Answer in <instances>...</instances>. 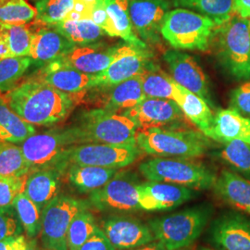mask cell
I'll return each instance as SVG.
<instances>
[{
  "mask_svg": "<svg viewBox=\"0 0 250 250\" xmlns=\"http://www.w3.org/2000/svg\"><path fill=\"white\" fill-rule=\"evenodd\" d=\"M3 95L11 108L30 125H57L69 116L74 107L72 96L37 77L15 85Z\"/></svg>",
  "mask_w": 250,
  "mask_h": 250,
  "instance_id": "obj_1",
  "label": "cell"
},
{
  "mask_svg": "<svg viewBox=\"0 0 250 250\" xmlns=\"http://www.w3.org/2000/svg\"><path fill=\"white\" fill-rule=\"evenodd\" d=\"M70 129L75 145L103 143L137 146L138 128L134 122L122 113L103 108L83 112Z\"/></svg>",
  "mask_w": 250,
  "mask_h": 250,
  "instance_id": "obj_2",
  "label": "cell"
},
{
  "mask_svg": "<svg viewBox=\"0 0 250 250\" xmlns=\"http://www.w3.org/2000/svg\"><path fill=\"white\" fill-rule=\"evenodd\" d=\"M213 211L210 204L202 203L154 218L147 224L156 240L162 243L167 250H180L191 246L201 235Z\"/></svg>",
  "mask_w": 250,
  "mask_h": 250,
  "instance_id": "obj_3",
  "label": "cell"
},
{
  "mask_svg": "<svg viewBox=\"0 0 250 250\" xmlns=\"http://www.w3.org/2000/svg\"><path fill=\"white\" fill-rule=\"evenodd\" d=\"M211 45L219 62L232 77L250 80V19L234 14L217 26Z\"/></svg>",
  "mask_w": 250,
  "mask_h": 250,
  "instance_id": "obj_4",
  "label": "cell"
},
{
  "mask_svg": "<svg viewBox=\"0 0 250 250\" xmlns=\"http://www.w3.org/2000/svg\"><path fill=\"white\" fill-rule=\"evenodd\" d=\"M136 144L142 151L162 158H199L210 146L209 138L200 131L149 128L138 130Z\"/></svg>",
  "mask_w": 250,
  "mask_h": 250,
  "instance_id": "obj_5",
  "label": "cell"
},
{
  "mask_svg": "<svg viewBox=\"0 0 250 250\" xmlns=\"http://www.w3.org/2000/svg\"><path fill=\"white\" fill-rule=\"evenodd\" d=\"M139 171L147 181L174 184L194 190L213 188L218 177L205 164L186 158L154 157L143 161Z\"/></svg>",
  "mask_w": 250,
  "mask_h": 250,
  "instance_id": "obj_6",
  "label": "cell"
},
{
  "mask_svg": "<svg viewBox=\"0 0 250 250\" xmlns=\"http://www.w3.org/2000/svg\"><path fill=\"white\" fill-rule=\"evenodd\" d=\"M217 25L210 19L188 9L170 10L161 35L173 48L206 51L211 46Z\"/></svg>",
  "mask_w": 250,
  "mask_h": 250,
  "instance_id": "obj_7",
  "label": "cell"
},
{
  "mask_svg": "<svg viewBox=\"0 0 250 250\" xmlns=\"http://www.w3.org/2000/svg\"><path fill=\"white\" fill-rule=\"evenodd\" d=\"M72 146L75 141L72 131L66 127L36 133L21 144V148L32 172L59 165L68 167L66 153Z\"/></svg>",
  "mask_w": 250,
  "mask_h": 250,
  "instance_id": "obj_8",
  "label": "cell"
},
{
  "mask_svg": "<svg viewBox=\"0 0 250 250\" xmlns=\"http://www.w3.org/2000/svg\"><path fill=\"white\" fill-rule=\"evenodd\" d=\"M88 201L58 195L42 210L41 244L46 250H68L67 234L75 215L88 209Z\"/></svg>",
  "mask_w": 250,
  "mask_h": 250,
  "instance_id": "obj_9",
  "label": "cell"
},
{
  "mask_svg": "<svg viewBox=\"0 0 250 250\" xmlns=\"http://www.w3.org/2000/svg\"><path fill=\"white\" fill-rule=\"evenodd\" d=\"M136 174L129 170H119L115 176L98 190L89 194L90 206L101 212L125 214L140 209Z\"/></svg>",
  "mask_w": 250,
  "mask_h": 250,
  "instance_id": "obj_10",
  "label": "cell"
},
{
  "mask_svg": "<svg viewBox=\"0 0 250 250\" xmlns=\"http://www.w3.org/2000/svg\"><path fill=\"white\" fill-rule=\"evenodd\" d=\"M138 146H120L103 143H86L71 146L66 153L68 164H79L122 169L140 158Z\"/></svg>",
  "mask_w": 250,
  "mask_h": 250,
  "instance_id": "obj_11",
  "label": "cell"
},
{
  "mask_svg": "<svg viewBox=\"0 0 250 250\" xmlns=\"http://www.w3.org/2000/svg\"><path fill=\"white\" fill-rule=\"evenodd\" d=\"M208 240L214 250H250V218L239 210H225L213 219Z\"/></svg>",
  "mask_w": 250,
  "mask_h": 250,
  "instance_id": "obj_12",
  "label": "cell"
},
{
  "mask_svg": "<svg viewBox=\"0 0 250 250\" xmlns=\"http://www.w3.org/2000/svg\"><path fill=\"white\" fill-rule=\"evenodd\" d=\"M122 114L129 117L138 130L166 127L173 129L188 121L178 104L169 99L146 98Z\"/></svg>",
  "mask_w": 250,
  "mask_h": 250,
  "instance_id": "obj_13",
  "label": "cell"
},
{
  "mask_svg": "<svg viewBox=\"0 0 250 250\" xmlns=\"http://www.w3.org/2000/svg\"><path fill=\"white\" fill-rule=\"evenodd\" d=\"M100 229L116 250H133L156 240L148 224L129 215H108Z\"/></svg>",
  "mask_w": 250,
  "mask_h": 250,
  "instance_id": "obj_14",
  "label": "cell"
},
{
  "mask_svg": "<svg viewBox=\"0 0 250 250\" xmlns=\"http://www.w3.org/2000/svg\"><path fill=\"white\" fill-rule=\"evenodd\" d=\"M169 11L170 3L167 0H130V18L136 36L146 44H157Z\"/></svg>",
  "mask_w": 250,
  "mask_h": 250,
  "instance_id": "obj_15",
  "label": "cell"
},
{
  "mask_svg": "<svg viewBox=\"0 0 250 250\" xmlns=\"http://www.w3.org/2000/svg\"><path fill=\"white\" fill-rule=\"evenodd\" d=\"M140 209L146 211L170 210L191 200L193 189L164 182L147 181L138 186Z\"/></svg>",
  "mask_w": 250,
  "mask_h": 250,
  "instance_id": "obj_16",
  "label": "cell"
},
{
  "mask_svg": "<svg viewBox=\"0 0 250 250\" xmlns=\"http://www.w3.org/2000/svg\"><path fill=\"white\" fill-rule=\"evenodd\" d=\"M123 45H108L102 42L85 45H74L59 60L87 74L104 72L115 61Z\"/></svg>",
  "mask_w": 250,
  "mask_h": 250,
  "instance_id": "obj_17",
  "label": "cell"
},
{
  "mask_svg": "<svg viewBox=\"0 0 250 250\" xmlns=\"http://www.w3.org/2000/svg\"><path fill=\"white\" fill-rule=\"evenodd\" d=\"M150 57L146 48L129 44L123 45L115 61L104 72L96 74L95 87L115 85L138 75L150 62Z\"/></svg>",
  "mask_w": 250,
  "mask_h": 250,
  "instance_id": "obj_18",
  "label": "cell"
},
{
  "mask_svg": "<svg viewBox=\"0 0 250 250\" xmlns=\"http://www.w3.org/2000/svg\"><path fill=\"white\" fill-rule=\"evenodd\" d=\"M163 58L171 77L177 83L211 104L205 73L193 57L177 50H169Z\"/></svg>",
  "mask_w": 250,
  "mask_h": 250,
  "instance_id": "obj_19",
  "label": "cell"
},
{
  "mask_svg": "<svg viewBox=\"0 0 250 250\" xmlns=\"http://www.w3.org/2000/svg\"><path fill=\"white\" fill-rule=\"evenodd\" d=\"M37 78L71 96L87 92L96 85V75L79 72L60 60L44 66Z\"/></svg>",
  "mask_w": 250,
  "mask_h": 250,
  "instance_id": "obj_20",
  "label": "cell"
},
{
  "mask_svg": "<svg viewBox=\"0 0 250 250\" xmlns=\"http://www.w3.org/2000/svg\"><path fill=\"white\" fill-rule=\"evenodd\" d=\"M36 28L32 30L30 58L33 62L45 66L62 58L74 45L53 26L34 21Z\"/></svg>",
  "mask_w": 250,
  "mask_h": 250,
  "instance_id": "obj_21",
  "label": "cell"
},
{
  "mask_svg": "<svg viewBox=\"0 0 250 250\" xmlns=\"http://www.w3.org/2000/svg\"><path fill=\"white\" fill-rule=\"evenodd\" d=\"M99 94V108L118 113L135 107L146 97L139 74L115 85L92 88Z\"/></svg>",
  "mask_w": 250,
  "mask_h": 250,
  "instance_id": "obj_22",
  "label": "cell"
},
{
  "mask_svg": "<svg viewBox=\"0 0 250 250\" xmlns=\"http://www.w3.org/2000/svg\"><path fill=\"white\" fill-rule=\"evenodd\" d=\"M67 166L59 165L51 168L32 171L28 174L24 193L42 211L46 204L60 195Z\"/></svg>",
  "mask_w": 250,
  "mask_h": 250,
  "instance_id": "obj_23",
  "label": "cell"
},
{
  "mask_svg": "<svg viewBox=\"0 0 250 250\" xmlns=\"http://www.w3.org/2000/svg\"><path fill=\"white\" fill-rule=\"evenodd\" d=\"M206 136L221 144L240 140L250 145V119L234 109H222L214 115Z\"/></svg>",
  "mask_w": 250,
  "mask_h": 250,
  "instance_id": "obj_24",
  "label": "cell"
},
{
  "mask_svg": "<svg viewBox=\"0 0 250 250\" xmlns=\"http://www.w3.org/2000/svg\"><path fill=\"white\" fill-rule=\"evenodd\" d=\"M213 191L217 197L235 209L250 215V181L231 170L221 171Z\"/></svg>",
  "mask_w": 250,
  "mask_h": 250,
  "instance_id": "obj_25",
  "label": "cell"
},
{
  "mask_svg": "<svg viewBox=\"0 0 250 250\" xmlns=\"http://www.w3.org/2000/svg\"><path fill=\"white\" fill-rule=\"evenodd\" d=\"M144 94L146 98L169 99L179 105L183 99L184 87L164 72L159 65L149 62L139 73Z\"/></svg>",
  "mask_w": 250,
  "mask_h": 250,
  "instance_id": "obj_26",
  "label": "cell"
},
{
  "mask_svg": "<svg viewBox=\"0 0 250 250\" xmlns=\"http://www.w3.org/2000/svg\"><path fill=\"white\" fill-rule=\"evenodd\" d=\"M118 171V169L69 164L65 177L70 186L80 194H91L104 187Z\"/></svg>",
  "mask_w": 250,
  "mask_h": 250,
  "instance_id": "obj_27",
  "label": "cell"
},
{
  "mask_svg": "<svg viewBox=\"0 0 250 250\" xmlns=\"http://www.w3.org/2000/svg\"><path fill=\"white\" fill-rule=\"evenodd\" d=\"M36 133V127L23 121L0 94V140L21 144Z\"/></svg>",
  "mask_w": 250,
  "mask_h": 250,
  "instance_id": "obj_28",
  "label": "cell"
},
{
  "mask_svg": "<svg viewBox=\"0 0 250 250\" xmlns=\"http://www.w3.org/2000/svg\"><path fill=\"white\" fill-rule=\"evenodd\" d=\"M107 14L116 30L117 36L129 45L140 48H147L146 44L134 33L130 18V0H104Z\"/></svg>",
  "mask_w": 250,
  "mask_h": 250,
  "instance_id": "obj_29",
  "label": "cell"
},
{
  "mask_svg": "<svg viewBox=\"0 0 250 250\" xmlns=\"http://www.w3.org/2000/svg\"><path fill=\"white\" fill-rule=\"evenodd\" d=\"M74 45H85L100 42L106 33L92 20H64L51 25Z\"/></svg>",
  "mask_w": 250,
  "mask_h": 250,
  "instance_id": "obj_30",
  "label": "cell"
},
{
  "mask_svg": "<svg viewBox=\"0 0 250 250\" xmlns=\"http://www.w3.org/2000/svg\"><path fill=\"white\" fill-rule=\"evenodd\" d=\"M175 8L193 10L213 21L217 26L228 21L234 15L232 0H170Z\"/></svg>",
  "mask_w": 250,
  "mask_h": 250,
  "instance_id": "obj_31",
  "label": "cell"
},
{
  "mask_svg": "<svg viewBox=\"0 0 250 250\" xmlns=\"http://www.w3.org/2000/svg\"><path fill=\"white\" fill-rule=\"evenodd\" d=\"M179 107L188 121L206 135L212 125L214 114L205 99L184 88L183 99L179 103Z\"/></svg>",
  "mask_w": 250,
  "mask_h": 250,
  "instance_id": "obj_32",
  "label": "cell"
},
{
  "mask_svg": "<svg viewBox=\"0 0 250 250\" xmlns=\"http://www.w3.org/2000/svg\"><path fill=\"white\" fill-rule=\"evenodd\" d=\"M218 157L233 172L250 181V145L240 140L223 144Z\"/></svg>",
  "mask_w": 250,
  "mask_h": 250,
  "instance_id": "obj_33",
  "label": "cell"
},
{
  "mask_svg": "<svg viewBox=\"0 0 250 250\" xmlns=\"http://www.w3.org/2000/svg\"><path fill=\"white\" fill-rule=\"evenodd\" d=\"M0 36L9 46L10 57H29L33 32L26 24H9L0 21Z\"/></svg>",
  "mask_w": 250,
  "mask_h": 250,
  "instance_id": "obj_34",
  "label": "cell"
},
{
  "mask_svg": "<svg viewBox=\"0 0 250 250\" xmlns=\"http://www.w3.org/2000/svg\"><path fill=\"white\" fill-rule=\"evenodd\" d=\"M20 222L28 239L37 238L42 229V211L24 192L19 194L13 202Z\"/></svg>",
  "mask_w": 250,
  "mask_h": 250,
  "instance_id": "obj_35",
  "label": "cell"
},
{
  "mask_svg": "<svg viewBox=\"0 0 250 250\" xmlns=\"http://www.w3.org/2000/svg\"><path fill=\"white\" fill-rule=\"evenodd\" d=\"M99 228L94 215L88 209H83L77 213L71 223L67 234L68 250H80Z\"/></svg>",
  "mask_w": 250,
  "mask_h": 250,
  "instance_id": "obj_36",
  "label": "cell"
},
{
  "mask_svg": "<svg viewBox=\"0 0 250 250\" xmlns=\"http://www.w3.org/2000/svg\"><path fill=\"white\" fill-rule=\"evenodd\" d=\"M29 173L21 146L0 140V175L21 176Z\"/></svg>",
  "mask_w": 250,
  "mask_h": 250,
  "instance_id": "obj_37",
  "label": "cell"
},
{
  "mask_svg": "<svg viewBox=\"0 0 250 250\" xmlns=\"http://www.w3.org/2000/svg\"><path fill=\"white\" fill-rule=\"evenodd\" d=\"M29 57L0 58V93L12 89L32 65Z\"/></svg>",
  "mask_w": 250,
  "mask_h": 250,
  "instance_id": "obj_38",
  "label": "cell"
},
{
  "mask_svg": "<svg viewBox=\"0 0 250 250\" xmlns=\"http://www.w3.org/2000/svg\"><path fill=\"white\" fill-rule=\"evenodd\" d=\"M37 11L27 0H0V21L9 24H27L34 21Z\"/></svg>",
  "mask_w": 250,
  "mask_h": 250,
  "instance_id": "obj_39",
  "label": "cell"
},
{
  "mask_svg": "<svg viewBox=\"0 0 250 250\" xmlns=\"http://www.w3.org/2000/svg\"><path fill=\"white\" fill-rule=\"evenodd\" d=\"M73 6L74 0H37L35 21L42 24L53 25L67 18Z\"/></svg>",
  "mask_w": 250,
  "mask_h": 250,
  "instance_id": "obj_40",
  "label": "cell"
},
{
  "mask_svg": "<svg viewBox=\"0 0 250 250\" xmlns=\"http://www.w3.org/2000/svg\"><path fill=\"white\" fill-rule=\"evenodd\" d=\"M26 175L6 176L0 175V207L13 205L19 194L24 192Z\"/></svg>",
  "mask_w": 250,
  "mask_h": 250,
  "instance_id": "obj_41",
  "label": "cell"
},
{
  "mask_svg": "<svg viewBox=\"0 0 250 250\" xmlns=\"http://www.w3.org/2000/svg\"><path fill=\"white\" fill-rule=\"evenodd\" d=\"M23 232L14 207H0V241L21 235Z\"/></svg>",
  "mask_w": 250,
  "mask_h": 250,
  "instance_id": "obj_42",
  "label": "cell"
},
{
  "mask_svg": "<svg viewBox=\"0 0 250 250\" xmlns=\"http://www.w3.org/2000/svg\"><path fill=\"white\" fill-rule=\"evenodd\" d=\"M230 108L250 119V80L245 81L241 85L232 90Z\"/></svg>",
  "mask_w": 250,
  "mask_h": 250,
  "instance_id": "obj_43",
  "label": "cell"
},
{
  "mask_svg": "<svg viewBox=\"0 0 250 250\" xmlns=\"http://www.w3.org/2000/svg\"><path fill=\"white\" fill-rule=\"evenodd\" d=\"M91 20L96 24H98L106 33L107 36H111V37H118L116 30L112 23V21L107 14L104 0L99 2L94 7L93 11H92Z\"/></svg>",
  "mask_w": 250,
  "mask_h": 250,
  "instance_id": "obj_44",
  "label": "cell"
},
{
  "mask_svg": "<svg viewBox=\"0 0 250 250\" xmlns=\"http://www.w3.org/2000/svg\"><path fill=\"white\" fill-rule=\"evenodd\" d=\"M79 250H116L108 241L105 233L100 229L93 234V236L84 243Z\"/></svg>",
  "mask_w": 250,
  "mask_h": 250,
  "instance_id": "obj_45",
  "label": "cell"
},
{
  "mask_svg": "<svg viewBox=\"0 0 250 250\" xmlns=\"http://www.w3.org/2000/svg\"><path fill=\"white\" fill-rule=\"evenodd\" d=\"M28 238L23 234L16 237H9L0 241V250H24Z\"/></svg>",
  "mask_w": 250,
  "mask_h": 250,
  "instance_id": "obj_46",
  "label": "cell"
},
{
  "mask_svg": "<svg viewBox=\"0 0 250 250\" xmlns=\"http://www.w3.org/2000/svg\"><path fill=\"white\" fill-rule=\"evenodd\" d=\"M232 10L235 15L250 19V0H232Z\"/></svg>",
  "mask_w": 250,
  "mask_h": 250,
  "instance_id": "obj_47",
  "label": "cell"
},
{
  "mask_svg": "<svg viewBox=\"0 0 250 250\" xmlns=\"http://www.w3.org/2000/svg\"><path fill=\"white\" fill-rule=\"evenodd\" d=\"M129 250H167V249L164 247V245L162 243L158 240H155V241L150 242L146 245H144L141 247Z\"/></svg>",
  "mask_w": 250,
  "mask_h": 250,
  "instance_id": "obj_48",
  "label": "cell"
},
{
  "mask_svg": "<svg viewBox=\"0 0 250 250\" xmlns=\"http://www.w3.org/2000/svg\"><path fill=\"white\" fill-rule=\"evenodd\" d=\"M24 250H46L42 244H40L37 238L28 239L27 246Z\"/></svg>",
  "mask_w": 250,
  "mask_h": 250,
  "instance_id": "obj_49",
  "label": "cell"
},
{
  "mask_svg": "<svg viewBox=\"0 0 250 250\" xmlns=\"http://www.w3.org/2000/svg\"><path fill=\"white\" fill-rule=\"evenodd\" d=\"M76 1L82 2V3L85 4V5H87V6L90 7V8L94 9V7H95L98 3L101 2V1H103V0H76Z\"/></svg>",
  "mask_w": 250,
  "mask_h": 250,
  "instance_id": "obj_50",
  "label": "cell"
},
{
  "mask_svg": "<svg viewBox=\"0 0 250 250\" xmlns=\"http://www.w3.org/2000/svg\"><path fill=\"white\" fill-rule=\"evenodd\" d=\"M197 250H214L209 249V248H207V247H198Z\"/></svg>",
  "mask_w": 250,
  "mask_h": 250,
  "instance_id": "obj_51",
  "label": "cell"
},
{
  "mask_svg": "<svg viewBox=\"0 0 250 250\" xmlns=\"http://www.w3.org/2000/svg\"><path fill=\"white\" fill-rule=\"evenodd\" d=\"M34 1H36H36H37V0H34Z\"/></svg>",
  "mask_w": 250,
  "mask_h": 250,
  "instance_id": "obj_52",
  "label": "cell"
}]
</instances>
